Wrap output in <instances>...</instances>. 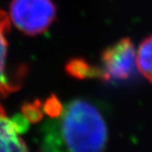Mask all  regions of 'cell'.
Instances as JSON below:
<instances>
[{"mask_svg": "<svg viewBox=\"0 0 152 152\" xmlns=\"http://www.w3.org/2000/svg\"><path fill=\"white\" fill-rule=\"evenodd\" d=\"M49 118L39 128L41 152H104L108 140L106 121L98 107L85 99L61 105L49 99Z\"/></svg>", "mask_w": 152, "mask_h": 152, "instance_id": "obj_1", "label": "cell"}, {"mask_svg": "<svg viewBox=\"0 0 152 152\" xmlns=\"http://www.w3.org/2000/svg\"><path fill=\"white\" fill-rule=\"evenodd\" d=\"M9 18L19 31L37 35L53 24L56 7L52 0H12Z\"/></svg>", "mask_w": 152, "mask_h": 152, "instance_id": "obj_2", "label": "cell"}, {"mask_svg": "<svg viewBox=\"0 0 152 152\" xmlns=\"http://www.w3.org/2000/svg\"><path fill=\"white\" fill-rule=\"evenodd\" d=\"M137 51L131 38L125 37L107 47L101 55L97 77L107 82H126L137 72Z\"/></svg>", "mask_w": 152, "mask_h": 152, "instance_id": "obj_3", "label": "cell"}, {"mask_svg": "<svg viewBox=\"0 0 152 152\" xmlns=\"http://www.w3.org/2000/svg\"><path fill=\"white\" fill-rule=\"evenodd\" d=\"M28 124L30 121L25 115L9 117L0 105V152H28L22 137Z\"/></svg>", "mask_w": 152, "mask_h": 152, "instance_id": "obj_4", "label": "cell"}, {"mask_svg": "<svg viewBox=\"0 0 152 152\" xmlns=\"http://www.w3.org/2000/svg\"><path fill=\"white\" fill-rule=\"evenodd\" d=\"M10 31V18L4 11L0 10V97H5L15 91L20 86L17 77L11 76L7 67L8 40Z\"/></svg>", "mask_w": 152, "mask_h": 152, "instance_id": "obj_5", "label": "cell"}, {"mask_svg": "<svg viewBox=\"0 0 152 152\" xmlns=\"http://www.w3.org/2000/svg\"><path fill=\"white\" fill-rule=\"evenodd\" d=\"M137 67L141 75L152 83V34L140 44L137 51Z\"/></svg>", "mask_w": 152, "mask_h": 152, "instance_id": "obj_6", "label": "cell"}]
</instances>
